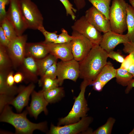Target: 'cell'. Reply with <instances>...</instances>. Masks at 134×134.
Masks as SVG:
<instances>
[{"instance_id":"obj_31","label":"cell","mask_w":134,"mask_h":134,"mask_svg":"<svg viewBox=\"0 0 134 134\" xmlns=\"http://www.w3.org/2000/svg\"><path fill=\"white\" fill-rule=\"evenodd\" d=\"M59 85L57 78L47 77L43 80L41 86L43 91H47L59 86Z\"/></svg>"},{"instance_id":"obj_8","label":"cell","mask_w":134,"mask_h":134,"mask_svg":"<svg viewBox=\"0 0 134 134\" xmlns=\"http://www.w3.org/2000/svg\"><path fill=\"white\" fill-rule=\"evenodd\" d=\"M27 39V34L17 36L11 41L7 48L12 61L13 67L16 69L22 64L25 56V47Z\"/></svg>"},{"instance_id":"obj_24","label":"cell","mask_w":134,"mask_h":134,"mask_svg":"<svg viewBox=\"0 0 134 134\" xmlns=\"http://www.w3.org/2000/svg\"><path fill=\"white\" fill-rule=\"evenodd\" d=\"M12 67V63L7 48L0 45V71L10 70Z\"/></svg>"},{"instance_id":"obj_39","label":"cell","mask_w":134,"mask_h":134,"mask_svg":"<svg viewBox=\"0 0 134 134\" xmlns=\"http://www.w3.org/2000/svg\"><path fill=\"white\" fill-rule=\"evenodd\" d=\"M14 78L15 83H17L21 82L24 79L23 74L20 71L14 74Z\"/></svg>"},{"instance_id":"obj_16","label":"cell","mask_w":134,"mask_h":134,"mask_svg":"<svg viewBox=\"0 0 134 134\" xmlns=\"http://www.w3.org/2000/svg\"><path fill=\"white\" fill-rule=\"evenodd\" d=\"M116 69L110 62H107L91 85L95 91H101L104 86L110 80L115 77Z\"/></svg>"},{"instance_id":"obj_27","label":"cell","mask_w":134,"mask_h":134,"mask_svg":"<svg viewBox=\"0 0 134 134\" xmlns=\"http://www.w3.org/2000/svg\"><path fill=\"white\" fill-rule=\"evenodd\" d=\"M0 26L2 27L5 35L10 41L17 36L14 27L6 18L0 23Z\"/></svg>"},{"instance_id":"obj_26","label":"cell","mask_w":134,"mask_h":134,"mask_svg":"<svg viewBox=\"0 0 134 134\" xmlns=\"http://www.w3.org/2000/svg\"><path fill=\"white\" fill-rule=\"evenodd\" d=\"M109 20L110 4L111 0H87Z\"/></svg>"},{"instance_id":"obj_38","label":"cell","mask_w":134,"mask_h":134,"mask_svg":"<svg viewBox=\"0 0 134 134\" xmlns=\"http://www.w3.org/2000/svg\"><path fill=\"white\" fill-rule=\"evenodd\" d=\"M123 44L124 47L123 51L125 53L129 54L131 52H134V43L130 41Z\"/></svg>"},{"instance_id":"obj_20","label":"cell","mask_w":134,"mask_h":134,"mask_svg":"<svg viewBox=\"0 0 134 134\" xmlns=\"http://www.w3.org/2000/svg\"><path fill=\"white\" fill-rule=\"evenodd\" d=\"M14 72L10 70L7 73L6 77L2 75L0 77V93L8 96L14 97L18 93L19 88L15 85Z\"/></svg>"},{"instance_id":"obj_30","label":"cell","mask_w":134,"mask_h":134,"mask_svg":"<svg viewBox=\"0 0 134 134\" xmlns=\"http://www.w3.org/2000/svg\"><path fill=\"white\" fill-rule=\"evenodd\" d=\"M57 62H55L45 71L38 80L39 86H41L44 79L47 77L56 78L57 77Z\"/></svg>"},{"instance_id":"obj_13","label":"cell","mask_w":134,"mask_h":134,"mask_svg":"<svg viewBox=\"0 0 134 134\" xmlns=\"http://www.w3.org/2000/svg\"><path fill=\"white\" fill-rule=\"evenodd\" d=\"M31 95V103L26 108L28 113L35 119H37L39 115L42 111L47 114L48 111L47 106L49 103L44 97L43 91L41 90L37 92L34 90Z\"/></svg>"},{"instance_id":"obj_25","label":"cell","mask_w":134,"mask_h":134,"mask_svg":"<svg viewBox=\"0 0 134 134\" xmlns=\"http://www.w3.org/2000/svg\"><path fill=\"white\" fill-rule=\"evenodd\" d=\"M115 77L117 82L123 86H127L134 78L128 70L120 67L116 69Z\"/></svg>"},{"instance_id":"obj_28","label":"cell","mask_w":134,"mask_h":134,"mask_svg":"<svg viewBox=\"0 0 134 134\" xmlns=\"http://www.w3.org/2000/svg\"><path fill=\"white\" fill-rule=\"evenodd\" d=\"M116 121L112 117L108 118L106 123L93 131V134H111Z\"/></svg>"},{"instance_id":"obj_18","label":"cell","mask_w":134,"mask_h":134,"mask_svg":"<svg viewBox=\"0 0 134 134\" xmlns=\"http://www.w3.org/2000/svg\"><path fill=\"white\" fill-rule=\"evenodd\" d=\"M35 87V86L33 83L26 87H20L17 96L9 102V104L13 106L17 112L20 113L23 108L27 105L30 96Z\"/></svg>"},{"instance_id":"obj_41","label":"cell","mask_w":134,"mask_h":134,"mask_svg":"<svg viewBox=\"0 0 134 134\" xmlns=\"http://www.w3.org/2000/svg\"><path fill=\"white\" fill-rule=\"evenodd\" d=\"M133 88H134V78L131 80L127 86L125 90V93L126 94L129 93Z\"/></svg>"},{"instance_id":"obj_32","label":"cell","mask_w":134,"mask_h":134,"mask_svg":"<svg viewBox=\"0 0 134 134\" xmlns=\"http://www.w3.org/2000/svg\"><path fill=\"white\" fill-rule=\"evenodd\" d=\"M44 36L45 40L44 41L45 43H54L58 39L59 35L57 34V31L51 32L47 31L43 26L39 27L38 29Z\"/></svg>"},{"instance_id":"obj_22","label":"cell","mask_w":134,"mask_h":134,"mask_svg":"<svg viewBox=\"0 0 134 134\" xmlns=\"http://www.w3.org/2000/svg\"><path fill=\"white\" fill-rule=\"evenodd\" d=\"M126 34L129 41L134 43V8L128 4L127 8Z\"/></svg>"},{"instance_id":"obj_21","label":"cell","mask_w":134,"mask_h":134,"mask_svg":"<svg viewBox=\"0 0 134 134\" xmlns=\"http://www.w3.org/2000/svg\"><path fill=\"white\" fill-rule=\"evenodd\" d=\"M43 92L44 97L48 103L59 101L65 96L64 88L62 87L59 86Z\"/></svg>"},{"instance_id":"obj_14","label":"cell","mask_w":134,"mask_h":134,"mask_svg":"<svg viewBox=\"0 0 134 134\" xmlns=\"http://www.w3.org/2000/svg\"><path fill=\"white\" fill-rule=\"evenodd\" d=\"M19 67V71L23 74L26 82L34 83L38 81L39 71L36 60L31 57H25Z\"/></svg>"},{"instance_id":"obj_17","label":"cell","mask_w":134,"mask_h":134,"mask_svg":"<svg viewBox=\"0 0 134 134\" xmlns=\"http://www.w3.org/2000/svg\"><path fill=\"white\" fill-rule=\"evenodd\" d=\"M44 42L48 47L49 53L54 56L57 59H59L64 61H68L74 59L72 53L71 42L64 43Z\"/></svg>"},{"instance_id":"obj_15","label":"cell","mask_w":134,"mask_h":134,"mask_svg":"<svg viewBox=\"0 0 134 134\" xmlns=\"http://www.w3.org/2000/svg\"><path fill=\"white\" fill-rule=\"evenodd\" d=\"M130 42L126 34H121L111 31L104 34L100 46L107 53L113 51L118 45Z\"/></svg>"},{"instance_id":"obj_1","label":"cell","mask_w":134,"mask_h":134,"mask_svg":"<svg viewBox=\"0 0 134 134\" xmlns=\"http://www.w3.org/2000/svg\"><path fill=\"white\" fill-rule=\"evenodd\" d=\"M108 53L99 45H93L86 57L78 62L79 77L91 85L107 63Z\"/></svg>"},{"instance_id":"obj_11","label":"cell","mask_w":134,"mask_h":134,"mask_svg":"<svg viewBox=\"0 0 134 134\" xmlns=\"http://www.w3.org/2000/svg\"><path fill=\"white\" fill-rule=\"evenodd\" d=\"M6 18L14 27L17 36L22 35L28 29L21 11L19 0H10Z\"/></svg>"},{"instance_id":"obj_29","label":"cell","mask_w":134,"mask_h":134,"mask_svg":"<svg viewBox=\"0 0 134 134\" xmlns=\"http://www.w3.org/2000/svg\"><path fill=\"white\" fill-rule=\"evenodd\" d=\"M129 54L125 57L120 67L128 70L134 78V52Z\"/></svg>"},{"instance_id":"obj_10","label":"cell","mask_w":134,"mask_h":134,"mask_svg":"<svg viewBox=\"0 0 134 134\" xmlns=\"http://www.w3.org/2000/svg\"><path fill=\"white\" fill-rule=\"evenodd\" d=\"M72 35L73 37L71 42L72 53L74 59L79 62L86 57L93 45L88 38L75 31H72Z\"/></svg>"},{"instance_id":"obj_6","label":"cell","mask_w":134,"mask_h":134,"mask_svg":"<svg viewBox=\"0 0 134 134\" xmlns=\"http://www.w3.org/2000/svg\"><path fill=\"white\" fill-rule=\"evenodd\" d=\"M93 118L87 116L82 118L78 122L63 126H55L51 124L48 133L50 134H75L79 133L92 134L93 131L89 127Z\"/></svg>"},{"instance_id":"obj_23","label":"cell","mask_w":134,"mask_h":134,"mask_svg":"<svg viewBox=\"0 0 134 134\" xmlns=\"http://www.w3.org/2000/svg\"><path fill=\"white\" fill-rule=\"evenodd\" d=\"M58 59L54 56L49 54L45 57L36 60L39 71V76H42L46 70L55 62Z\"/></svg>"},{"instance_id":"obj_43","label":"cell","mask_w":134,"mask_h":134,"mask_svg":"<svg viewBox=\"0 0 134 134\" xmlns=\"http://www.w3.org/2000/svg\"><path fill=\"white\" fill-rule=\"evenodd\" d=\"M129 134H134V128L132 131L129 133Z\"/></svg>"},{"instance_id":"obj_37","label":"cell","mask_w":134,"mask_h":134,"mask_svg":"<svg viewBox=\"0 0 134 134\" xmlns=\"http://www.w3.org/2000/svg\"><path fill=\"white\" fill-rule=\"evenodd\" d=\"M10 41L5 35L2 27L0 26V45L7 48L10 44Z\"/></svg>"},{"instance_id":"obj_35","label":"cell","mask_w":134,"mask_h":134,"mask_svg":"<svg viewBox=\"0 0 134 134\" xmlns=\"http://www.w3.org/2000/svg\"><path fill=\"white\" fill-rule=\"evenodd\" d=\"M108 57L121 64L124 62L126 57L120 52L114 51L113 50L108 53Z\"/></svg>"},{"instance_id":"obj_40","label":"cell","mask_w":134,"mask_h":134,"mask_svg":"<svg viewBox=\"0 0 134 134\" xmlns=\"http://www.w3.org/2000/svg\"><path fill=\"white\" fill-rule=\"evenodd\" d=\"M77 9L79 10L83 8L85 6L86 2L84 0H74Z\"/></svg>"},{"instance_id":"obj_3","label":"cell","mask_w":134,"mask_h":134,"mask_svg":"<svg viewBox=\"0 0 134 134\" xmlns=\"http://www.w3.org/2000/svg\"><path fill=\"white\" fill-rule=\"evenodd\" d=\"M90 85L88 82L83 80L81 84L80 92L75 99L71 110L66 116L59 119L57 126L75 123L80 121L81 118L87 116L89 109L85 97V94L86 87Z\"/></svg>"},{"instance_id":"obj_9","label":"cell","mask_w":134,"mask_h":134,"mask_svg":"<svg viewBox=\"0 0 134 134\" xmlns=\"http://www.w3.org/2000/svg\"><path fill=\"white\" fill-rule=\"evenodd\" d=\"M79 75V62L74 59L67 61L61 60L57 63V77L60 86L65 79L76 82Z\"/></svg>"},{"instance_id":"obj_33","label":"cell","mask_w":134,"mask_h":134,"mask_svg":"<svg viewBox=\"0 0 134 134\" xmlns=\"http://www.w3.org/2000/svg\"><path fill=\"white\" fill-rule=\"evenodd\" d=\"M59 0L64 6L67 15H70L73 20H74L76 18L75 13L77 10L73 7V5L69 0Z\"/></svg>"},{"instance_id":"obj_5","label":"cell","mask_w":134,"mask_h":134,"mask_svg":"<svg viewBox=\"0 0 134 134\" xmlns=\"http://www.w3.org/2000/svg\"><path fill=\"white\" fill-rule=\"evenodd\" d=\"M20 9L28 29L36 30L43 26V18L31 0H19Z\"/></svg>"},{"instance_id":"obj_34","label":"cell","mask_w":134,"mask_h":134,"mask_svg":"<svg viewBox=\"0 0 134 134\" xmlns=\"http://www.w3.org/2000/svg\"><path fill=\"white\" fill-rule=\"evenodd\" d=\"M73 38V37L70 35L67 31L63 28L61 30V33L59 35L58 39L54 43H64L70 42Z\"/></svg>"},{"instance_id":"obj_19","label":"cell","mask_w":134,"mask_h":134,"mask_svg":"<svg viewBox=\"0 0 134 134\" xmlns=\"http://www.w3.org/2000/svg\"><path fill=\"white\" fill-rule=\"evenodd\" d=\"M47 46L43 42L26 43L25 47V56H30L36 60L42 59L49 54Z\"/></svg>"},{"instance_id":"obj_7","label":"cell","mask_w":134,"mask_h":134,"mask_svg":"<svg viewBox=\"0 0 134 134\" xmlns=\"http://www.w3.org/2000/svg\"><path fill=\"white\" fill-rule=\"evenodd\" d=\"M75 31L88 38L93 45H100L102 35L86 19L85 16L76 20L71 26Z\"/></svg>"},{"instance_id":"obj_12","label":"cell","mask_w":134,"mask_h":134,"mask_svg":"<svg viewBox=\"0 0 134 134\" xmlns=\"http://www.w3.org/2000/svg\"><path fill=\"white\" fill-rule=\"evenodd\" d=\"M85 16L87 20L100 32L104 34L111 31L109 20L93 6L86 11Z\"/></svg>"},{"instance_id":"obj_4","label":"cell","mask_w":134,"mask_h":134,"mask_svg":"<svg viewBox=\"0 0 134 134\" xmlns=\"http://www.w3.org/2000/svg\"><path fill=\"white\" fill-rule=\"evenodd\" d=\"M128 3L124 0H113L109 13L111 31L123 34L127 29V8Z\"/></svg>"},{"instance_id":"obj_36","label":"cell","mask_w":134,"mask_h":134,"mask_svg":"<svg viewBox=\"0 0 134 134\" xmlns=\"http://www.w3.org/2000/svg\"><path fill=\"white\" fill-rule=\"evenodd\" d=\"M10 0H0V23L6 17L5 6L10 3Z\"/></svg>"},{"instance_id":"obj_42","label":"cell","mask_w":134,"mask_h":134,"mask_svg":"<svg viewBox=\"0 0 134 134\" xmlns=\"http://www.w3.org/2000/svg\"><path fill=\"white\" fill-rule=\"evenodd\" d=\"M129 2L131 5L134 8V0H129Z\"/></svg>"},{"instance_id":"obj_2","label":"cell","mask_w":134,"mask_h":134,"mask_svg":"<svg viewBox=\"0 0 134 134\" xmlns=\"http://www.w3.org/2000/svg\"><path fill=\"white\" fill-rule=\"evenodd\" d=\"M28 113L27 109L21 113H15L13 112L11 107L7 104L1 113L0 121L12 125L15 128V134H32L36 130L46 132L47 130V122L32 123L27 117Z\"/></svg>"}]
</instances>
